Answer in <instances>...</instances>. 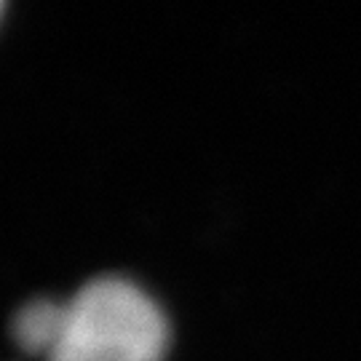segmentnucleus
Listing matches in <instances>:
<instances>
[{
	"instance_id": "1",
	"label": "nucleus",
	"mask_w": 361,
	"mask_h": 361,
	"mask_svg": "<svg viewBox=\"0 0 361 361\" xmlns=\"http://www.w3.org/2000/svg\"><path fill=\"white\" fill-rule=\"evenodd\" d=\"M166 343V316L140 286L97 279L67 300L49 361H161Z\"/></svg>"
},
{
	"instance_id": "2",
	"label": "nucleus",
	"mask_w": 361,
	"mask_h": 361,
	"mask_svg": "<svg viewBox=\"0 0 361 361\" xmlns=\"http://www.w3.org/2000/svg\"><path fill=\"white\" fill-rule=\"evenodd\" d=\"M67 316V302L56 300H32L13 316V340L27 353L46 356L54 350L62 335Z\"/></svg>"
}]
</instances>
